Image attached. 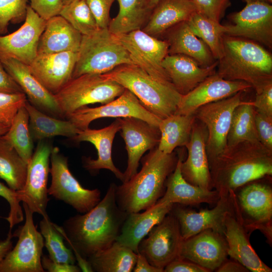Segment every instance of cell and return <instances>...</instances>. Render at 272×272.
<instances>
[{
    "mask_svg": "<svg viewBox=\"0 0 272 272\" xmlns=\"http://www.w3.org/2000/svg\"><path fill=\"white\" fill-rule=\"evenodd\" d=\"M120 130V123L118 118H116L109 125L104 128L98 129L88 128L82 130L71 140L77 142H90L95 147L97 158L93 159L85 157L83 159V166L86 170L90 172L103 169L109 170L122 182L123 173L115 166L112 158L113 140L116 133Z\"/></svg>",
    "mask_w": 272,
    "mask_h": 272,
    "instance_id": "484cf974",
    "label": "cell"
},
{
    "mask_svg": "<svg viewBox=\"0 0 272 272\" xmlns=\"http://www.w3.org/2000/svg\"><path fill=\"white\" fill-rule=\"evenodd\" d=\"M137 253L116 241L109 247L87 259L93 271L131 272Z\"/></svg>",
    "mask_w": 272,
    "mask_h": 272,
    "instance_id": "e575fe53",
    "label": "cell"
},
{
    "mask_svg": "<svg viewBox=\"0 0 272 272\" xmlns=\"http://www.w3.org/2000/svg\"><path fill=\"white\" fill-rule=\"evenodd\" d=\"M39 228L49 257L58 262L75 264L76 260L73 251L65 245L62 235L48 216L43 217Z\"/></svg>",
    "mask_w": 272,
    "mask_h": 272,
    "instance_id": "60d3db41",
    "label": "cell"
},
{
    "mask_svg": "<svg viewBox=\"0 0 272 272\" xmlns=\"http://www.w3.org/2000/svg\"><path fill=\"white\" fill-rule=\"evenodd\" d=\"M27 100L24 93L0 92V126L10 127L18 110Z\"/></svg>",
    "mask_w": 272,
    "mask_h": 272,
    "instance_id": "ee69618b",
    "label": "cell"
},
{
    "mask_svg": "<svg viewBox=\"0 0 272 272\" xmlns=\"http://www.w3.org/2000/svg\"><path fill=\"white\" fill-rule=\"evenodd\" d=\"M178 158L173 152L165 154L157 147L142 160V167L127 181L115 187V199L127 214L140 212L154 206L163 195L166 182L175 168Z\"/></svg>",
    "mask_w": 272,
    "mask_h": 272,
    "instance_id": "3957f363",
    "label": "cell"
},
{
    "mask_svg": "<svg viewBox=\"0 0 272 272\" xmlns=\"http://www.w3.org/2000/svg\"><path fill=\"white\" fill-rule=\"evenodd\" d=\"M197 12L219 22L229 0H192Z\"/></svg>",
    "mask_w": 272,
    "mask_h": 272,
    "instance_id": "bcb514c9",
    "label": "cell"
},
{
    "mask_svg": "<svg viewBox=\"0 0 272 272\" xmlns=\"http://www.w3.org/2000/svg\"><path fill=\"white\" fill-rule=\"evenodd\" d=\"M116 185L111 183L104 197L88 212L69 218L62 226L56 224L82 271H93L87 259L116 241L128 215L117 204Z\"/></svg>",
    "mask_w": 272,
    "mask_h": 272,
    "instance_id": "6da1fadb",
    "label": "cell"
},
{
    "mask_svg": "<svg viewBox=\"0 0 272 272\" xmlns=\"http://www.w3.org/2000/svg\"><path fill=\"white\" fill-rule=\"evenodd\" d=\"M244 1H246V3L251 2H257V1H263V2H267L266 0H244Z\"/></svg>",
    "mask_w": 272,
    "mask_h": 272,
    "instance_id": "6125c7cd",
    "label": "cell"
},
{
    "mask_svg": "<svg viewBox=\"0 0 272 272\" xmlns=\"http://www.w3.org/2000/svg\"><path fill=\"white\" fill-rule=\"evenodd\" d=\"M182 161L181 157H179L175 169L166 180L165 192L156 203L169 202L185 206L216 204L220 198L217 190L203 189L184 179L180 170Z\"/></svg>",
    "mask_w": 272,
    "mask_h": 272,
    "instance_id": "f1b7e54d",
    "label": "cell"
},
{
    "mask_svg": "<svg viewBox=\"0 0 272 272\" xmlns=\"http://www.w3.org/2000/svg\"><path fill=\"white\" fill-rule=\"evenodd\" d=\"M210 271L190 260L178 257L169 263L164 272H210Z\"/></svg>",
    "mask_w": 272,
    "mask_h": 272,
    "instance_id": "816d5d0a",
    "label": "cell"
},
{
    "mask_svg": "<svg viewBox=\"0 0 272 272\" xmlns=\"http://www.w3.org/2000/svg\"><path fill=\"white\" fill-rule=\"evenodd\" d=\"M233 24L225 26V35L246 38L269 48L272 46V6L266 2L247 3L240 11L233 14Z\"/></svg>",
    "mask_w": 272,
    "mask_h": 272,
    "instance_id": "9a60e30c",
    "label": "cell"
},
{
    "mask_svg": "<svg viewBox=\"0 0 272 272\" xmlns=\"http://www.w3.org/2000/svg\"><path fill=\"white\" fill-rule=\"evenodd\" d=\"M50 162L51 182L47 188L48 195L68 204L80 214L88 212L100 201V190L82 186L70 171L67 158L57 147L52 148Z\"/></svg>",
    "mask_w": 272,
    "mask_h": 272,
    "instance_id": "ba28073f",
    "label": "cell"
},
{
    "mask_svg": "<svg viewBox=\"0 0 272 272\" xmlns=\"http://www.w3.org/2000/svg\"><path fill=\"white\" fill-rule=\"evenodd\" d=\"M120 133L125 143L127 163L122 182L129 180L137 172L139 162L147 151L156 148L159 143L158 127L137 118H118Z\"/></svg>",
    "mask_w": 272,
    "mask_h": 272,
    "instance_id": "ac0fdd59",
    "label": "cell"
},
{
    "mask_svg": "<svg viewBox=\"0 0 272 272\" xmlns=\"http://www.w3.org/2000/svg\"><path fill=\"white\" fill-rule=\"evenodd\" d=\"M228 256V246L224 235L210 229L183 239L179 254L180 257L210 271L216 270Z\"/></svg>",
    "mask_w": 272,
    "mask_h": 272,
    "instance_id": "ffe728a7",
    "label": "cell"
},
{
    "mask_svg": "<svg viewBox=\"0 0 272 272\" xmlns=\"http://www.w3.org/2000/svg\"><path fill=\"white\" fill-rule=\"evenodd\" d=\"M82 35L59 15L46 20L40 36L37 54L78 51Z\"/></svg>",
    "mask_w": 272,
    "mask_h": 272,
    "instance_id": "f546056e",
    "label": "cell"
},
{
    "mask_svg": "<svg viewBox=\"0 0 272 272\" xmlns=\"http://www.w3.org/2000/svg\"><path fill=\"white\" fill-rule=\"evenodd\" d=\"M41 264L44 270L48 272H80L78 265L63 263L52 260L48 255L41 258Z\"/></svg>",
    "mask_w": 272,
    "mask_h": 272,
    "instance_id": "f5cc1de1",
    "label": "cell"
},
{
    "mask_svg": "<svg viewBox=\"0 0 272 272\" xmlns=\"http://www.w3.org/2000/svg\"><path fill=\"white\" fill-rule=\"evenodd\" d=\"M246 229L235 194L233 210L227 215L225 221L224 235L227 244L228 255L249 271L271 272V268L260 259L251 246Z\"/></svg>",
    "mask_w": 272,
    "mask_h": 272,
    "instance_id": "d6986e66",
    "label": "cell"
},
{
    "mask_svg": "<svg viewBox=\"0 0 272 272\" xmlns=\"http://www.w3.org/2000/svg\"><path fill=\"white\" fill-rule=\"evenodd\" d=\"M208 131L205 125L195 119L190 139L185 146L187 156L180 166L181 174L189 183L205 189H212L209 162L206 151Z\"/></svg>",
    "mask_w": 272,
    "mask_h": 272,
    "instance_id": "d4e9b609",
    "label": "cell"
},
{
    "mask_svg": "<svg viewBox=\"0 0 272 272\" xmlns=\"http://www.w3.org/2000/svg\"><path fill=\"white\" fill-rule=\"evenodd\" d=\"M103 74L131 92L161 119L175 113L182 97L172 83L156 79L134 64L119 65Z\"/></svg>",
    "mask_w": 272,
    "mask_h": 272,
    "instance_id": "5b68a950",
    "label": "cell"
},
{
    "mask_svg": "<svg viewBox=\"0 0 272 272\" xmlns=\"http://www.w3.org/2000/svg\"><path fill=\"white\" fill-rule=\"evenodd\" d=\"M29 0H0V34L7 32L9 25L25 20Z\"/></svg>",
    "mask_w": 272,
    "mask_h": 272,
    "instance_id": "7bdbcfd3",
    "label": "cell"
},
{
    "mask_svg": "<svg viewBox=\"0 0 272 272\" xmlns=\"http://www.w3.org/2000/svg\"><path fill=\"white\" fill-rule=\"evenodd\" d=\"M194 114H173L161 119L158 128L160 138L157 148L165 154H171L178 147L185 146L189 141Z\"/></svg>",
    "mask_w": 272,
    "mask_h": 272,
    "instance_id": "836d02e7",
    "label": "cell"
},
{
    "mask_svg": "<svg viewBox=\"0 0 272 272\" xmlns=\"http://www.w3.org/2000/svg\"><path fill=\"white\" fill-rule=\"evenodd\" d=\"M237 200L240 211L250 218L244 223L246 229L260 230L271 243V188L261 183H251L241 190Z\"/></svg>",
    "mask_w": 272,
    "mask_h": 272,
    "instance_id": "7402d4cb",
    "label": "cell"
},
{
    "mask_svg": "<svg viewBox=\"0 0 272 272\" xmlns=\"http://www.w3.org/2000/svg\"><path fill=\"white\" fill-rule=\"evenodd\" d=\"M115 36L126 50L134 65L156 79L171 83L162 65L163 59L168 54L167 41L158 39L142 29Z\"/></svg>",
    "mask_w": 272,
    "mask_h": 272,
    "instance_id": "7c38bea8",
    "label": "cell"
},
{
    "mask_svg": "<svg viewBox=\"0 0 272 272\" xmlns=\"http://www.w3.org/2000/svg\"><path fill=\"white\" fill-rule=\"evenodd\" d=\"M25 222L15 233L18 240L5 257L0 272H44L41 264L44 238L33 221V213L23 202Z\"/></svg>",
    "mask_w": 272,
    "mask_h": 272,
    "instance_id": "9c48e42d",
    "label": "cell"
},
{
    "mask_svg": "<svg viewBox=\"0 0 272 272\" xmlns=\"http://www.w3.org/2000/svg\"><path fill=\"white\" fill-rule=\"evenodd\" d=\"M134 117L158 127L161 120L149 111L139 99L125 89L118 97L99 107H84L69 115L66 118L81 130L89 128L91 122L101 118Z\"/></svg>",
    "mask_w": 272,
    "mask_h": 272,
    "instance_id": "5bb4252c",
    "label": "cell"
},
{
    "mask_svg": "<svg viewBox=\"0 0 272 272\" xmlns=\"http://www.w3.org/2000/svg\"><path fill=\"white\" fill-rule=\"evenodd\" d=\"M266 1L268 2H270V3H271L272 2V0H266Z\"/></svg>",
    "mask_w": 272,
    "mask_h": 272,
    "instance_id": "be15d7a7",
    "label": "cell"
},
{
    "mask_svg": "<svg viewBox=\"0 0 272 272\" xmlns=\"http://www.w3.org/2000/svg\"><path fill=\"white\" fill-rule=\"evenodd\" d=\"M0 92L23 93L20 86L7 72L0 59Z\"/></svg>",
    "mask_w": 272,
    "mask_h": 272,
    "instance_id": "db71d44e",
    "label": "cell"
},
{
    "mask_svg": "<svg viewBox=\"0 0 272 272\" xmlns=\"http://www.w3.org/2000/svg\"><path fill=\"white\" fill-rule=\"evenodd\" d=\"M142 30L156 37L197 12L192 0H160Z\"/></svg>",
    "mask_w": 272,
    "mask_h": 272,
    "instance_id": "4dcf8cb0",
    "label": "cell"
},
{
    "mask_svg": "<svg viewBox=\"0 0 272 272\" xmlns=\"http://www.w3.org/2000/svg\"><path fill=\"white\" fill-rule=\"evenodd\" d=\"M28 163L12 145L2 135L0 137V178L15 191L24 187Z\"/></svg>",
    "mask_w": 272,
    "mask_h": 272,
    "instance_id": "8d00e7d4",
    "label": "cell"
},
{
    "mask_svg": "<svg viewBox=\"0 0 272 272\" xmlns=\"http://www.w3.org/2000/svg\"><path fill=\"white\" fill-rule=\"evenodd\" d=\"M10 127L0 126V137L4 135L9 130Z\"/></svg>",
    "mask_w": 272,
    "mask_h": 272,
    "instance_id": "680465c9",
    "label": "cell"
},
{
    "mask_svg": "<svg viewBox=\"0 0 272 272\" xmlns=\"http://www.w3.org/2000/svg\"><path fill=\"white\" fill-rule=\"evenodd\" d=\"M114 0H86L99 28H108L109 12Z\"/></svg>",
    "mask_w": 272,
    "mask_h": 272,
    "instance_id": "7dc6e473",
    "label": "cell"
},
{
    "mask_svg": "<svg viewBox=\"0 0 272 272\" xmlns=\"http://www.w3.org/2000/svg\"><path fill=\"white\" fill-rule=\"evenodd\" d=\"M218 61L202 67L193 58L182 54H168L162 65L174 87L182 95H185L208 77L216 72Z\"/></svg>",
    "mask_w": 272,
    "mask_h": 272,
    "instance_id": "4316f807",
    "label": "cell"
},
{
    "mask_svg": "<svg viewBox=\"0 0 272 272\" xmlns=\"http://www.w3.org/2000/svg\"><path fill=\"white\" fill-rule=\"evenodd\" d=\"M11 231L12 230L10 229L6 239L0 241V265L5 257L13 248L12 239L13 237H15V234H12Z\"/></svg>",
    "mask_w": 272,
    "mask_h": 272,
    "instance_id": "6f0895ef",
    "label": "cell"
},
{
    "mask_svg": "<svg viewBox=\"0 0 272 272\" xmlns=\"http://www.w3.org/2000/svg\"><path fill=\"white\" fill-rule=\"evenodd\" d=\"M124 90L103 74H86L72 78L54 96L66 118L88 105L107 103L120 96Z\"/></svg>",
    "mask_w": 272,
    "mask_h": 272,
    "instance_id": "52a82bcc",
    "label": "cell"
},
{
    "mask_svg": "<svg viewBox=\"0 0 272 272\" xmlns=\"http://www.w3.org/2000/svg\"><path fill=\"white\" fill-rule=\"evenodd\" d=\"M211 187L220 196L272 174V150L260 142H243L227 147L209 163Z\"/></svg>",
    "mask_w": 272,
    "mask_h": 272,
    "instance_id": "7a4b0ae2",
    "label": "cell"
},
{
    "mask_svg": "<svg viewBox=\"0 0 272 272\" xmlns=\"http://www.w3.org/2000/svg\"><path fill=\"white\" fill-rule=\"evenodd\" d=\"M61 1L63 4V6H64L73 2V1L75 0H61Z\"/></svg>",
    "mask_w": 272,
    "mask_h": 272,
    "instance_id": "94428289",
    "label": "cell"
},
{
    "mask_svg": "<svg viewBox=\"0 0 272 272\" xmlns=\"http://www.w3.org/2000/svg\"><path fill=\"white\" fill-rule=\"evenodd\" d=\"M78 51L37 54L28 65L31 73L52 94L58 92L72 79Z\"/></svg>",
    "mask_w": 272,
    "mask_h": 272,
    "instance_id": "cb8c5ba5",
    "label": "cell"
},
{
    "mask_svg": "<svg viewBox=\"0 0 272 272\" xmlns=\"http://www.w3.org/2000/svg\"><path fill=\"white\" fill-rule=\"evenodd\" d=\"M132 271L163 272V270L152 265L143 255L138 253L136 262Z\"/></svg>",
    "mask_w": 272,
    "mask_h": 272,
    "instance_id": "11a10c76",
    "label": "cell"
},
{
    "mask_svg": "<svg viewBox=\"0 0 272 272\" xmlns=\"http://www.w3.org/2000/svg\"><path fill=\"white\" fill-rule=\"evenodd\" d=\"M123 64H134L128 53L108 28L83 35L72 78L103 74Z\"/></svg>",
    "mask_w": 272,
    "mask_h": 272,
    "instance_id": "8992f818",
    "label": "cell"
},
{
    "mask_svg": "<svg viewBox=\"0 0 272 272\" xmlns=\"http://www.w3.org/2000/svg\"><path fill=\"white\" fill-rule=\"evenodd\" d=\"M251 86L242 81L224 79L216 72L185 95H182L175 114L190 115L205 104L228 98Z\"/></svg>",
    "mask_w": 272,
    "mask_h": 272,
    "instance_id": "44dd1931",
    "label": "cell"
},
{
    "mask_svg": "<svg viewBox=\"0 0 272 272\" xmlns=\"http://www.w3.org/2000/svg\"><path fill=\"white\" fill-rule=\"evenodd\" d=\"M255 122L259 142L272 150V116L256 111Z\"/></svg>",
    "mask_w": 272,
    "mask_h": 272,
    "instance_id": "c3c4849f",
    "label": "cell"
},
{
    "mask_svg": "<svg viewBox=\"0 0 272 272\" xmlns=\"http://www.w3.org/2000/svg\"><path fill=\"white\" fill-rule=\"evenodd\" d=\"M29 114L25 106L16 113L8 131L3 137L27 163L33 154V140L29 125Z\"/></svg>",
    "mask_w": 272,
    "mask_h": 272,
    "instance_id": "ab89813d",
    "label": "cell"
},
{
    "mask_svg": "<svg viewBox=\"0 0 272 272\" xmlns=\"http://www.w3.org/2000/svg\"><path fill=\"white\" fill-rule=\"evenodd\" d=\"M243 91L198 108L194 113L197 120L207 128L206 151L209 163L227 147V138L234 109L241 102Z\"/></svg>",
    "mask_w": 272,
    "mask_h": 272,
    "instance_id": "30bf717a",
    "label": "cell"
},
{
    "mask_svg": "<svg viewBox=\"0 0 272 272\" xmlns=\"http://www.w3.org/2000/svg\"><path fill=\"white\" fill-rule=\"evenodd\" d=\"M256 110L251 102L242 101L234 110L227 138V147L243 142H259L256 129Z\"/></svg>",
    "mask_w": 272,
    "mask_h": 272,
    "instance_id": "74e56055",
    "label": "cell"
},
{
    "mask_svg": "<svg viewBox=\"0 0 272 272\" xmlns=\"http://www.w3.org/2000/svg\"><path fill=\"white\" fill-rule=\"evenodd\" d=\"M160 0H149V6L151 9L154 8Z\"/></svg>",
    "mask_w": 272,
    "mask_h": 272,
    "instance_id": "91938a15",
    "label": "cell"
},
{
    "mask_svg": "<svg viewBox=\"0 0 272 272\" xmlns=\"http://www.w3.org/2000/svg\"><path fill=\"white\" fill-rule=\"evenodd\" d=\"M0 59L7 72L32 105L49 115L60 119L65 118L54 95L31 73L28 65L11 58L0 57Z\"/></svg>",
    "mask_w": 272,
    "mask_h": 272,
    "instance_id": "603a6c76",
    "label": "cell"
},
{
    "mask_svg": "<svg viewBox=\"0 0 272 272\" xmlns=\"http://www.w3.org/2000/svg\"><path fill=\"white\" fill-rule=\"evenodd\" d=\"M59 15L82 35H90L100 29L86 0H75L63 6Z\"/></svg>",
    "mask_w": 272,
    "mask_h": 272,
    "instance_id": "b9f144b4",
    "label": "cell"
},
{
    "mask_svg": "<svg viewBox=\"0 0 272 272\" xmlns=\"http://www.w3.org/2000/svg\"><path fill=\"white\" fill-rule=\"evenodd\" d=\"M251 103L256 111L272 116V84L256 93L255 100Z\"/></svg>",
    "mask_w": 272,
    "mask_h": 272,
    "instance_id": "f907efd6",
    "label": "cell"
},
{
    "mask_svg": "<svg viewBox=\"0 0 272 272\" xmlns=\"http://www.w3.org/2000/svg\"><path fill=\"white\" fill-rule=\"evenodd\" d=\"M25 107L29 114V129L33 141L48 140L57 136L71 139L81 131L69 120L49 115L39 110L28 100Z\"/></svg>",
    "mask_w": 272,
    "mask_h": 272,
    "instance_id": "d6a6232c",
    "label": "cell"
},
{
    "mask_svg": "<svg viewBox=\"0 0 272 272\" xmlns=\"http://www.w3.org/2000/svg\"><path fill=\"white\" fill-rule=\"evenodd\" d=\"M52 148L48 140L38 142L28 163L25 185L22 189L17 191L20 202L25 203L33 213H36L43 217L48 216L46 209L49 199L47 186Z\"/></svg>",
    "mask_w": 272,
    "mask_h": 272,
    "instance_id": "8fae6325",
    "label": "cell"
},
{
    "mask_svg": "<svg viewBox=\"0 0 272 272\" xmlns=\"http://www.w3.org/2000/svg\"><path fill=\"white\" fill-rule=\"evenodd\" d=\"M173 205L157 203L143 213L128 214L116 241L138 253L140 242L170 212Z\"/></svg>",
    "mask_w": 272,
    "mask_h": 272,
    "instance_id": "83f0119b",
    "label": "cell"
},
{
    "mask_svg": "<svg viewBox=\"0 0 272 272\" xmlns=\"http://www.w3.org/2000/svg\"><path fill=\"white\" fill-rule=\"evenodd\" d=\"M31 8L45 20L59 14L63 4L61 0H29Z\"/></svg>",
    "mask_w": 272,
    "mask_h": 272,
    "instance_id": "681fc988",
    "label": "cell"
},
{
    "mask_svg": "<svg viewBox=\"0 0 272 272\" xmlns=\"http://www.w3.org/2000/svg\"><path fill=\"white\" fill-rule=\"evenodd\" d=\"M46 20L28 6L23 25L14 32L0 35V57L15 59L29 65L37 55Z\"/></svg>",
    "mask_w": 272,
    "mask_h": 272,
    "instance_id": "2e32d148",
    "label": "cell"
},
{
    "mask_svg": "<svg viewBox=\"0 0 272 272\" xmlns=\"http://www.w3.org/2000/svg\"><path fill=\"white\" fill-rule=\"evenodd\" d=\"M167 42L168 54H182L188 56L202 67L213 64L214 57L203 41L191 31L187 21L181 22L171 29Z\"/></svg>",
    "mask_w": 272,
    "mask_h": 272,
    "instance_id": "1f68e13d",
    "label": "cell"
},
{
    "mask_svg": "<svg viewBox=\"0 0 272 272\" xmlns=\"http://www.w3.org/2000/svg\"><path fill=\"white\" fill-rule=\"evenodd\" d=\"M183 240L178 222L170 212L141 240L138 253L164 272L169 263L179 257Z\"/></svg>",
    "mask_w": 272,
    "mask_h": 272,
    "instance_id": "4fadbf2b",
    "label": "cell"
},
{
    "mask_svg": "<svg viewBox=\"0 0 272 272\" xmlns=\"http://www.w3.org/2000/svg\"><path fill=\"white\" fill-rule=\"evenodd\" d=\"M187 23L192 32L208 47L214 57L218 60L220 59L223 54V37L225 34L226 26L197 12Z\"/></svg>",
    "mask_w": 272,
    "mask_h": 272,
    "instance_id": "f35d334b",
    "label": "cell"
},
{
    "mask_svg": "<svg viewBox=\"0 0 272 272\" xmlns=\"http://www.w3.org/2000/svg\"><path fill=\"white\" fill-rule=\"evenodd\" d=\"M0 196L5 198L9 203L10 212L5 219L9 223L10 229L24 220V214L20 201L18 198L17 191L11 189L0 181Z\"/></svg>",
    "mask_w": 272,
    "mask_h": 272,
    "instance_id": "f6af8a7d",
    "label": "cell"
},
{
    "mask_svg": "<svg viewBox=\"0 0 272 272\" xmlns=\"http://www.w3.org/2000/svg\"><path fill=\"white\" fill-rule=\"evenodd\" d=\"M119 11L117 16L110 20L108 29L117 35L142 29L148 20L149 11V0H117Z\"/></svg>",
    "mask_w": 272,
    "mask_h": 272,
    "instance_id": "d590c367",
    "label": "cell"
},
{
    "mask_svg": "<svg viewBox=\"0 0 272 272\" xmlns=\"http://www.w3.org/2000/svg\"><path fill=\"white\" fill-rule=\"evenodd\" d=\"M223 54L216 73L224 79L249 84L256 93L272 84V56L252 40L224 35Z\"/></svg>",
    "mask_w": 272,
    "mask_h": 272,
    "instance_id": "277c9868",
    "label": "cell"
},
{
    "mask_svg": "<svg viewBox=\"0 0 272 272\" xmlns=\"http://www.w3.org/2000/svg\"><path fill=\"white\" fill-rule=\"evenodd\" d=\"M234 195V191L221 195L213 209L199 212L174 204L170 212L178 222L183 239L210 229L224 235L226 216L233 210Z\"/></svg>",
    "mask_w": 272,
    "mask_h": 272,
    "instance_id": "e0dca14e",
    "label": "cell"
},
{
    "mask_svg": "<svg viewBox=\"0 0 272 272\" xmlns=\"http://www.w3.org/2000/svg\"><path fill=\"white\" fill-rule=\"evenodd\" d=\"M218 272H247L249 270L240 262L227 259L216 270Z\"/></svg>",
    "mask_w": 272,
    "mask_h": 272,
    "instance_id": "9f6ffc18",
    "label": "cell"
}]
</instances>
